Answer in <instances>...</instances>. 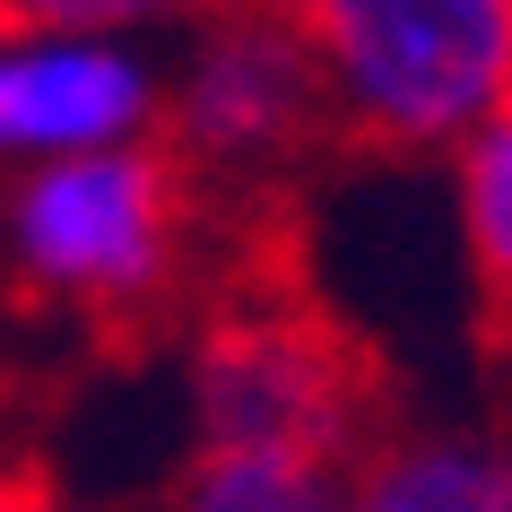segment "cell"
I'll list each match as a JSON object with an SVG mask.
<instances>
[{
    "mask_svg": "<svg viewBox=\"0 0 512 512\" xmlns=\"http://www.w3.org/2000/svg\"><path fill=\"white\" fill-rule=\"evenodd\" d=\"M322 139H339V105L296 9L252 0L209 18L165 113V148L191 183H278V165H296Z\"/></svg>",
    "mask_w": 512,
    "mask_h": 512,
    "instance_id": "4",
    "label": "cell"
},
{
    "mask_svg": "<svg viewBox=\"0 0 512 512\" xmlns=\"http://www.w3.org/2000/svg\"><path fill=\"white\" fill-rule=\"evenodd\" d=\"M191 391H200V443L296 452L339 478H356L365 452L400 434L382 356L296 270V243L278 217H261L252 243L217 270L209 322L191 348Z\"/></svg>",
    "mask_w": 512,
    "mask_h": 512,
    "instance_id": "1",
    "label": "cell"
},
{
    "mask_svg": "<svg viewBox=\"0 0 512 512\" xmlns=\"http://www.w3.org/2000/svg\"><path fill=\"white\" fill-rule=\"evenodd\" d=\"M183 9H252V0H0V44H53V35H96L105 27H139V18H183Z\"/></svg>",
    "mask_w": 512,
    "mask_h": 512,
    "instance_id": "8",
    "label": "cell"
},
{
    "mask_svg": "<svg viewBox=\"0 0 512 512\" xmlns=\"http://www.w3.org/2000/svg\"><path fill=\"white\" fill-rule=\"evenodd\" d=\"M0 512H61L44 486H27V478H0Z\"/></svg>",
    "mask_w": 512,
    "mask_h": 512,
    "instance_id": "9",
    "label": "cell"
},
{
    "mask_svg": "<svg viewBox=\"0 0 512 512\" xmlns=\"http://www.w3.org/2000/svg\"><path fill=\"white\" fill-rule=\"evenodd\" d=\"M165 512H348V478L322 469V460H296V452L200 443V460L174 478Z\"/></svg>",
    "mask_w": 512,
    "mask_h": 512,
    "instance_id": "7",
    "label": "cell"
},
{
    "mask_svg": "<svg viewBox=\"0 0 512 512\" xmlns=\"http://www.w3.org/2000/svg\"><path fill=\"white\" fill-rule=\"evenodd\" d=\"M157 113V87L139 61L87 35L53 44H0V157H87V148H122Z\"/></svg>",
    "mask_w": 512,
    "mask_h": 512,
    "instance_id": "5",
    "label": "cell"
},
{
    "mask_svg": "<svg viewBox=\"0 0 512 512\" xmlns=\"http://www.w3.org/2000/svg\"><path fill=\"white\" fill-rule=\"evenodd\" d=\"M348 512H512V434L400 426L348 478Z\"/></svg>",
    "mask_w": 512,
    "mask_h": 512,
    "instance_id": "6",
    "label": "cell"
},
{
    "mask_svg": "<svg viewBox=\"0 0 512 512\" xmlns=\"http://www.w3.org/2000/svg\"><path fill=\"white\" fill-rule=\"evenodd\" d=\"M348 148H452L512 113V0H287Z\"/></svg>",
    "mask_w": 512,
    "mask_h": 512,
    "instance_id": "2",
    "label": "cell"
},
{
    "mask_svg": "<svg viewBox=\"0 0 512 512\" xmlns=\"http://www.w3.org/2000/svg\"><path fill=\"white\" fill-rule=\"evenodd\" d=\"M200 226V183L165 139H122L87 157L35 165L9 200V243L18 270L44 296L79 304L122 339L183 287V252Z\"/></svg>",
    "mask_w": 512,
    "mask_h": 512,
    "instance_id": "3",
    "label": "cell"
}]
</instances>
